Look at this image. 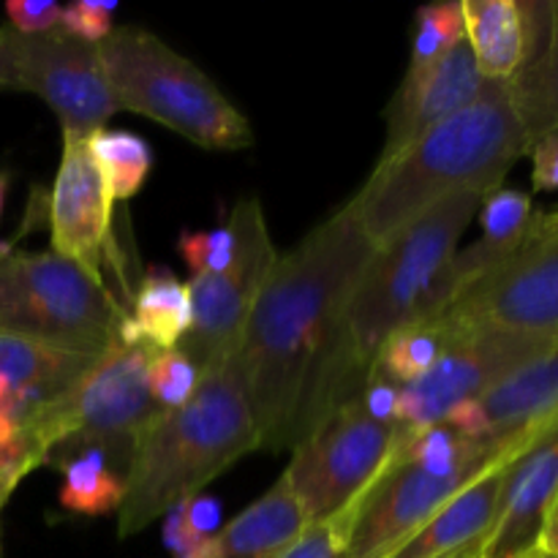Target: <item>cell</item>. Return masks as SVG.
I'll use <instances>...</instances> for the list:
<instances>
[{"label":"cell","mask_w":558,"mask_h":558,"mask_svg":"<svg viewBox=\"0 0 558 558\" xmlns=\"http://www.w3.org/2000/svg\"><path fill=\"white\" fill-rule=\"evenodd\" d=\"M376 245L349 207L278 254L234 354L262 450H294L305 403L325 368L343 305Z\"/></svg>","instance_id":"1"},{"label":"cell","mask_w":558,"mask_h":558,"mask_svg":"<svg viewBox=\"0 0 558 558\" xmlns=\"http://www.w3.org/2000/svg\"><path fill=\"white\" fill-rule=\"evenodd\" d=\"M483 199L474 191L447 196L374 251L343 305L332 352L316 376L300 420L298 445L360 396L381 347L398 330L439 311L436 281L458 254V243Z\"/></svg>","instance_id":"2"},{"label":"cell","mask_w":558,"mask_h":558,"mask_svg":"<svg viewBox=\"0 0 558 558\" xmlns=\"http://www.w3.org/2000/svg\"><path fill=\"white\" fill-rule=\"evenodd\" d=\"M523 156H529V136L510 85L485 82L469 107L436 123L396 156L376 161L347 207L379 248L447 196L499 191Z\"/></svg>","instance_id":"3"},{"label":"cell","mask_w":558,"mask_h":558,"mask_svg":"<svg viewBox=\"0 0 558 558\" xmlns=\"http://www.w3.org/2000/svg\"><path fill=\"white\" fill-rule=\"evenodd\" d=\"M254 450H262L259 430L234 363H229L205 376L189 403L161 414L136 439L125 469L118 534L125 539L145 532Z\"/></svg>","instance_id":"4"},{"label":"cell","mask_w":558,"mask_h":558,"mask_svg":"<svg viewBox=\"0 0 558 558\" xmlns=\"http://www.w3.org/2000/svg\"><path fill=\"white\" fill-rule=\"evenodd\" d=\"M543 428L510 439H466L441 423L409 439L360 501L347 558L392 556L447 501L490 466L532 445Z\"/></svg>","instance_id":"5"},{"label":"cell","mask_w":558,"mask_h":558,"mask_svg":"<svg viewBox=\"0 0 558 558\" xmlns=\"http://www.w3.org/2000/svg\"><path fill=\"white\" fill-rule=\"evenodd\" d=\"M156 354L147 343L120 338L69 390L38 407L20 428L36 461L44 466L93 447L125 477L136 439L167 414L147 387Z\"/></svg>","instance_id":"6"},{"label":"cell","mask_w":558,"mask_h":558,"mask_svg":"<svg viewBox=\"0 0 558 558\" xmlns=\"http://www.w3.org/2000/svg\"><path fill=\"white\" fill-rule=\"evenodd\" d=\"M98 52L120 109L145 114L205 150L254 145L248 118L199 65L174 52L156 33L136 25L114 27L98 44Z\"/></svg>","instance_id":"7"},{"label":"cell","mask_w":558,"mask_h":558,"mask_svg":"<svg viewBox=\"0 0 558 558\" xmlns=\"http://www.w3.org/2000/svg\"><path fill=\"white\" fill-rule=\"evenodd\" d=\"M129 311L107 281L49 251L0 248V330L60 349L104 354Z\"/></svg>","instance_id":"8"},{"label":"cell","mask_w":558,"mask_h":558,"mask_svg":"<svg viewBox=\"0 0 558 558\" xmlns=\"http://www.w3.org/2000/svg\"><path fill=\"white\" fill-rule=\"evenodd\" d=\"M434 316L452 336L494 327L558 338V223L554 216L537 213L518 251L469 283Z\"/></svg>","instance_id":"9"},{"label":"cell","mask_w":558,"mask_h":558,"mask_svg":"<svg viewBox=\"0 0 558 558\" xmlns=\"http://www.w3.org/2000/svg\"><path fill=\"white\" fill-rule=\"evenodd\" d=\"M396 447V425L371 417L354 396L294 447L283 477L305 505L311 523L325 521L363 501Z\"/></svg>","instance_id":"10"},{"label":"cell","mask_w":558,"mask_h":558,"mask_svg":"<svg viewBox=\"0 0 558 558\" xmlns=\"http://www.w3.org/2000/svg\"><path fill=\"white\" fill-rule=\"evenodd\" d=\"M556 343V336L494 327L461 332L420 379L401 387L396 452L417 434L445 423L458 403L483 398L518 368L543 357Z\"/></svg>","instance_id":"11"},{"label":"cell","mask_w":558,"mask_h":558,"mask_svg":"<svg viewBox=\"0 0 558 558\" xmlns=\"http://www.w3.org/2000/svg\"><path fill=\"white\" fill-rule=\"evenodd\" d=\"M16 71V90H31L58 118L63 134L87 136L107 129L120 112L104 71L98 44L71 36L63 27L47 33H16L3 27Z\"/></svg>","instance_id":"12"},{"label":"cell","mask_w":558,"mask_h":558,"mask_svg":"<svg viewBox=\"0 0 558 558\" xmlns=\"http://www.w3.org/2000/svg\"><path fill=\"white\" fill-rule=\"evenodd\" d=\"M276 259L278 251L270 232L254 229L245 238L243 254L232 270L221 276L210 272L191 276V327L174 349H180L199 368L202 379L227 368L234 360L256 294L270 276Z\"/></svg>","instance_id":"13"},{"label":"cell","mask_w":558,"mask_h":558,"mask_svg":"<svg viewBox=\"0 0 558 558\" xmlns=\"http://www.w3.org/2000/svg\"><path fill=\"white\" fill-rule=\"evenodd\" d=\"M112 191L80 134H63V153L47 199L52 251L104 281L112 248Z\"/></svg>","instance_id":"14"},{"label":"cell","mask_w":558,"mask_h":558,"mask_svg":"<svg viewBox=\"0 0 558 558\" xmlns=\"http://www.w3.org/2000/svg\"><path fill=\"white\" fill-rule=\"evenodd\" d=\"M485 82L488 80L480 74L466 41L458 44L428 69L407 71L401 87L385 109L387 134L379 161L396 156L436 123L469 107L483 93Z\"/></svg>","instance_id":"15"},{"label":"cell","mask_w":558,"mask_h":558,"mask_svg":"<svg viewBox=\"0 0 558 558\" xmlns=\"http://www.w3.org/2000/svg\"><path fill=\"white\" fill-rule=\"evenodd\" d=\"M558 494V417L510 463L499 515L483 558H507L537 548L539 529Z\"/></svg>","instance_id":"16"},{"label":"cell","mask_w":558,"mask_h":558,"mask_svg":"<svg viewBox=\"0 0 558 558\" xmlns=\"http://www.w3.org/2000/svg\"><path fill=\"white\" fill-rule=\"evenodd\" d=\"M548 20L545 0H463L466 44L480 74L510 85L543 44Z\"/></svg>","instance_id":"17"},{"label":"cell","mask_w":558,"mask_h":558,"mask_svg":"<svg viewBox=\"0 0 558 558\" xmlns=\"http://www.w3.org/2000/svg\"><path fill=\"white\" fill-rule=\"evenodd\" d=\"M521 452L505 458L496 466H490L483 477L466 485L414 537H409L396 554L387 558H445L458 554V550L483 548L490 529H494L496 515H499L501 490H505L510 463Z\"/></svg>","instance_id":"18"},{"label":"cell","mask_w":558,"mask_h":558,"mask_svg":"<svg viewBox=\"0 0 558 558\" xmlns=\"http://www.w3.org/2000/svg\"><path fill=\"white\" fill-rule=\"evenodd\" d=\"M308 526L311 518L305 505L281 474L267 494H262L216 534L213 558H276Z\"/></svg>","instance_id":"19"},{"label":"cell","mask_w":558,"mask_h":558,"mask_svg":"<svg viewBox=\"0 0 558 558\" xmlns=\"http://www.w3.org/2000/svg\"><path fill=\"white\" fill-rule=\"evenodd\" d=\"M191 327L189 283L180 281L172 270H147L131 300L125 319V341H142L156 352H169L183 341Z\"/></svg>","instance_id":"20"},{"label":"cell","mask_w":558,"mask_h":558,"mask_svg":"<svg viewBox=\"0 0 558 558\" xmlns=\"http://www.w3.org/2000/svg\"><path fill=\"white\" fill-rule=\"evenodd\" d=\"M518 118L526 129L529 145L558 125V0H550V20L543 44L526 69L510 82Z\"/></svg>","instance_id":"21"},{"label":"cell","mask_w":558,"mask_h":558,"mask_svg":"<svg viewBox=\"0 0 558 558\" xmlns=\"http://www.w3.org/2000/svg\"><path fill=\"white\" fill-rule=\"evenodd\" d=\"M63 472L60 505L76 515L98 518L118 512L125 496V477L114 469L107 452L76 450L52 463Z\"/></svg>","instance_id":"22"},{"label":"cell","mask_w":558,"mask_h":558,"mask_svg":"<svg viewBox=\"0 0 558 558\" xmlns=\"http://www.w3.org/2000/svg\"><path fill=\"white\" fill-rule=\"evenodd\" d=\"M456 338L458 336H452L436 316L414 322V325L398 330L381 347L379 357L371 368V376H381V379L392 381L398 387L409 385V381L420 379Z\"/></svg>","instance_id":"23"},{"label":"cell","mask_w":558,"mask_h":558,"mask_svg":"<svg viewBox=\"0 0 558 558\" xmlns=\"http://www.w3.org/2000/svg\"><path fill=\"white\" fill-rule=\"evenodd\" d=\"M87 150L107 178L114 202L134 199L153 172V147L123 129H98L85 136Z\"/></svg>","instance_id":"24"},{"label":"cell","mask_w":558,"mask_h":558,"mask_svg":"<svg viewBox=\"0 0 558 558\" xmlns=\"http://www.w3.org/2000/svg\"><path fill=\"white\" fill-rule=\"evenodd\" d=\"M412 58L407 71H423L445 58L447 52L466 41V22H463V0L423 5L414 14Z\"/></svg>","instance_id":"25"},{"label":"cell","mask_w":558,"mask_h":558,"mask_svg":"<svg viewBox=\"0 0 558 558\" xmlns=\"http://www.w3.org/2000/svg\"><path fill=\"white\" fill-rule=\"evenodd\" d=\"M163 543L174 558H213L216 556L218 507L210 499H185L167 512Z\"/></svg>","instance_id":"26"},{"label":"cell","mask_w":558,"mask_h":558,"mask_svg":"<svg viewBox=\"0 0 558 558\" xmlns=\"http://www.w3.org/2000/svg\"><path fill=\"white\" fill-rule=\"evenodd\" d=\"M202 374L180 349H169V352H158L153 357L150 371H147V387L150 396L163 412H174L183 403L191 401V396L199 387Z\"/></svg>","instance_id":"27"},{"label":"cell","mask_w":558,"mask_h":558,"mask_svg":"<svg viewBox=\"0 0 558 558\" xmlns=\"http://www.w3.org/2000/svg\"><path fill=\"white\" fill-rule=\"evenodd\" d=\"M178 254L191 267V276L196 272L221 276L238 265V232L229 221L218 229H207V232H183L178 240Z\"/></svg>","instance_id":"28"},{"label":"cell","mask_w":558,"mask_h":558,"mask_svg":"<svg viewBox=\"0 0 558 558\" xmlns=\"http://www.w3.org/2000/svg\"><path fill=\"white\" fill-rule=\"evenodd\" d=\"M357 507L360 505H352L338 512V515L325 518V521H314L276 558H347Z\"/></svg>","instance_id":"29"},{"label":"cell","mask_w":558,"mask_h":558,"mask_svg":"<svg viewBox=\"0 0 558 558\" xmlns=\"http://www.w3.org/2000/svg\"><path fill=\"white\" fill-rule=\"evenodd\" d=\"M114 11H118V5L114 3L76 0V3L63 5V20H60V27L87 44H101L104 38L114 31L112 25Z\"/></svg>","instance_id":"30"},{"label":"cell","mask_w":558,"mask_h":558,"mask_svg":"<svg viewBox=\"0 0 558 558\" xmlns=\"http://www.w3.org/2000/svg\"><path fill=\"white\" fill-rule=\"evenodd\" d=\"M9 27L16 33H47L60 27L63 5L49 0H9L5 3Z\"/></svg>","instance_id":"31"},{"label":"cell","mask_w":558,"mask_h":558,"mask_svg":"<svg viewBox=\"0 0 558 558\" xmlns=\"http://www.w3.org/2000/svg\"><path fill=\"white\" fill-rule=\"evenodd\" d=\"M529 156H532L534 191L558 194V125L529 145Z\"/></svg>","instance_id":"32"},{"label":"cell","mask_w":558,"mask_h":558,"mask_svg":"<svg viewBox=\"0 0 558 558\" xmlns=\"http://www.w3.org/2000/svg\"><path fill=\"white\" fill-rule=\"evenodd\" d=\"M537 545H539V550H543V554L558 558V494H556L554 505H550L548 515H545L543 529H539Z\"/></svg>","instance_id":"33"},{"label":"cell","mask_w":558,"mask_h":558,"mask_svg":"<svg viewBox=\"0 0 558 558\" xmlns=\"http://www.w3.org/2000/svg\"><path fill=\"white\" fill-rule=\"evenodd\" d=\"M0 90H16V71L11 63L9 47H5L3 27H0Z\"/></svg>","instance_id":"34"},{"label":"cell","mask_w":558,"mask_h":558,"mask_svg":"<svg viewBox=\"0 0 558 558\" xmlns=\"http://www.w3.org/2000/svg\"><path fill=\"white\" fill-rule=\"evenodd\" d=\"M22 483V474L14 472V469H0V510L5 507L9 496L14 494L16 485Z\"/></svg>","instance_id":"35"},{"label":"cell","mask_w":558,"mask_h":558,"mask_svg":"<svg viewBox=\"0 0 558 558\" xmlns=\"http://www.w3.org/2000/svg\"><path fill=\"white\" fill-rule=\"evenodd\" d=\"M9 185H11V178L5 172H0V218H3V207H5V196H9Z\"/></svg>","instance_id":"36"},{"label":"cell","mask_w":558,"mask_h":558,"mask_svg":"<svg viewBox=\"0 0 558 558\" xmlns=\"http://www.w3.org/2000/svg\"><path fill=\"white\" fill-rule=\"evenodd\" d=\"M483 556V548H466V550H458V554L445 556V558H480Z\"/></svg>","instance_id":"37"},{"label":"cell","mask_w":558,"mask_h":558,"mask_svg":"<svg viewBox=\"0 0 558 558\" xmlns=\"http://www.w3.org/2000/svg\"><path fill=\"white\" fill-rule=\"evenodd\" d=\"M480 558H483V556H480ZM507 558H543V550H539V545H537V548H529V550H523V554L507 556Z\"/></svg>","instance_id":"38"},{"label":"cell","mask_w":558,"mask_h":558,"mask_svg":"<svg viewBox=\"0 0 558 558\" xmlns=\"http://www.w3.org/2000/svg\"><path fill=\"white\" fill-rule=\"evenodd\" d=\"M550 216H554V221L558 223V210H554V213H550Z\"/></svg>","instance_id":"39"},{"label":"cell","mask_w":558,"mask_h":558,"mask_svg":"<svg viewBox=\"0 0 558 558\" xmlns=\"http://www.w3.org/2000/svg\"><path fill=\"white\" fill-rule=\"evenodd\" d=\"M543 558H554V556H548V554H543Z\"/></svg>","instance_id":"40"}]
</instances>
